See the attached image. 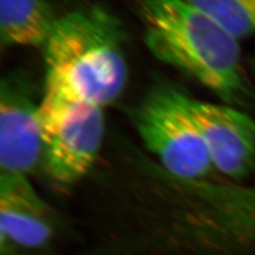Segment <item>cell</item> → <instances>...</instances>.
Wrapping results in <instances>:
<instances>
[{
	"label": "cell",
	"mask_w": 255,
	"mask_h": 255,
	"mask_svg": "<svg viewBox=\"0 0 255 255\" xmlns=\"http://www.w3.org/2000/svg\"><path fill=\"white\" fill-rule=\"evenodd\" d=\"M44 132L32 84L11 73L0 84V168L4 174L28 175L44 157Z\"/></svg>",
	"instance_id": "5b68a950"
},
{
	"label": "cell",
	"mask_w": 255,
	"mask_h": 255,
	"mask_svg": "<svg viewBox=\"0 0 255 255\" xmlns=\"http://www.w3.org/2000/svg\"><path fill=\"white\" fill-rule=\"evenodd\" d=\"M0 232L2 249L27 250L42 248L55 233L51 207L26 175L0 174Z\"/></svg>",
	"instance_id": "52a82bcc"
},
{
	"label": "cell",
	"mask_w": 255,
	"mask_h": 255,
	"mask_svg": "<svg viewBox=\"0 0 255 255\" xmlns=\"http://www.w3.org/2000/svg\"><path fill=\"white\" fill-rule=\"evenodd\" d=\"M236 38L255 33V0H185Z\"/></svg>",
	"instance_id": "9c48e42d"
},
{
	"label": "cell",
	"mask_w": 255,
	"mask_h": 255,
	"mask_svg": "<svg viewBox=\"0 0 255 255\" xmlns=\"http://www.w3.org/2000/svg\"><path fill=\"white\" fill-rule=\"evenodd\" d=\"M58 19L49 0H0L1 43L44 47Z\"/></svg>",
	"instance_id": "ba28073f"
},
{
	"label": "cell",
	"mask_w": 255,
	"mask_h": 255,
	"mask_svg": "<svg viewBox=\"0 0 255 255\" xmlns=\"http://www.w3.org/2000/svg\"><path fill=\"white\" fill-rule=\"evenodd\" d=\"M150 52L188 75L229 106L253 92L244 76L239 39L185 0H135Z\"/></svg>",
	"instance_id": "7a4b0ae2"
},
{
	"label": "cell",
	"mask_w": 255,
	"mask_h": 255,
	"mask_svg": "<svg viewBox=\"0 0 255 255\" xmlns=\"http://www.w3.org/2000/svg\"><path fill=\"white\" fill-rule=\"evenodd\" d=\"M44 161L50 178L71 184L91 170L106 131L103 108L83 101H39Z\"/></svg>",
	"instance_id": "277c9868"
},
{
	"label": "cell",
	"mask_w": 255,
	"mask_h": 255,
	"mask_svg": "<svg viewBox=\"0 0 255 255\" xmlns=\"http://www.w3.org/2000/svg\"><path fill=\"white\" fill-rule=\"evenodd\" d=\"M214 169L234 180L255 171V122L229 105L193 100Z\"/></svg>",
	"instance_id": "8992f818"
},
{
	"label": "cell",
	"mask_w": 255,
	"mask_h": 255,
	"mask_svg": "<svg viewBox=\"0 0 255 255\" xmlns=\"http://www.w3.org/2000/svg\"><path fill=\"white\" fill-rule=\"evenodd\" d=\"M193 100L178 87L162 84L153 87L133 113L142 143L174 180L202 181L214 168Z\"/></svg>",
	"instance_id": "3957f363"
},
{
	"label": "cell",
	"mask_w": 255,
	"mask_h": 255,
	"mask_svg": "<svg viewBox=\"0 0 255 255\" xmlns=\"http://www.w3.org/2000/svg\"><path fill=\"white\" fill-rule=\"evenodd\" d=\"M44 50L43 98L105 108L123 94L129 77L123 26L102 6L59 17Z\"/></svg>",
	"instance_id": "6da1fadb"
}]
</instances>
